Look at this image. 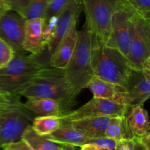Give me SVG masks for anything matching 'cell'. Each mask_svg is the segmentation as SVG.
Segmentation results:
<instances>
[{"label":"cell","mask_w":150,"mask_h":150,"mask_svg":"<svg viewBox=\"0 0 150 150\" xmlns=\"http://www.w3.org/2000/svg\"><path fill=\"white\" fill-rule=\"evenodd\" d=\"M18 95L26 98H48L59 101L62 116L72 111L77 96L67 81L63 69L49 65L42 68Z\"/></svg>","instance_id":"1"},{"label":"cell","mask_w":150,"mask_h":150,"mask_svg":"<svg viewBox=\"0 0 150 150\" xmlns=\"http://www.w3.org/2000/svg\"><path fill=\"white\" fill-rule=\"evenodd\" d=\"M43 53L40 55L15 54L8 64L0 68V92L18 95L42 68L49 65L48 60L42 59Z\"/></svg>","instance_id":"2"},{"label":"cell","mask_w":150,"mask_h":150,"mask_svg":"<svg viewBox=\"0 0 150 150\" xmlns=\"http://www.w3.org/2000/svg\"><path fill=\"white\" fill-rule=\"evenodd\" d=\"M92 67L93 76L125 87L133 68L127 57L92 36Z\"/></svg>","instance_id":"3"},{"label":"cell","mask_w":150,"mask_h":150,"mask_svg":"<svg viewBox=\"0 0 150 150\" xmlns=\"http://www.w3.org/2000/svg\"><path fill=\"white\" fill-rule=\"evenodd\" d=\"M92 34L86 23L78 31V41L70 61L64 70V75L76 95L86 88L93 76L92 67Z\"/></svg>","instance_id":"4"},{"label":"cell","mask_w":150,"mask_h":150,"mask_svg":"<svg viewBox=\"0 0 150 150\" xmlns=\"http://www.w3.org/2000/svg\"><path fill=\"white\" fill-rule=\"evenodd\" d=\"M139 14L128 0H122L111 17V32L105 44L114 47L127 57L133 31L135 18Z\"/></svg>","instance_id":"5"},{"label":"cell","mask_w":150,"mask_h":150,"mask_svg":"<svg viewBox=\"0 0 150 150\" xmlns=\"http://www.w3.org/2000/svg\"><path fill=\"white\" fill-rule=\"evenodd\" d=\"M122 0H81L86 24L94 38L106 43L112 14Z\"/></svg>","instance_id":"6"},{"label":"cell","mask_w":150,"mask_h":150,"mask_svg":"<svg viewBox=\"0 0 150 150\" xmlns=\"http://www.w3.org/2000/svg\"><path fill=\"white\" fill-rule=\"evenodd\" d=\"M149 57L150 22L139 13L135 18L127 59L132 68L141 70L145 60Z\"/></svg>","instance_id":"7"},{"label":"cell","mask_w":150,"mask_h":150,"mask_svg":"<svg viewBox=\"0 0 150 150\" xmlns=\"http://www.w3.org/2000/svg\"><path fill=\"white\" fill-rule=\"evenodd\" d=\"M34 117L24 106L0 114V147L21 139L23 131L31 125Z\"/></svg>","instance_id":"8"},{"label":"cell","mask_w":150,"mask_h":150,"mask_svg":"<svg viewBox=\"0 0 150 150\" xmlns=\"http://www.w3.org/2000/svg\"><path fill=\"white\" fill-rule=\"evenodd\" d=\"M130 107L103 98L93 97L89 102L76 110L62 116L61 120L70 122L87 117L125 116Z\"/></svg>","instance_id":"9"},{"label":"cell","mask_w":150,"mask_h":150,"mask_svg":"<svg viewBox=\"0 0 150 150\" xmlns=\"http://www.w3.org/2000/svg\"><path fill=\"white\" fill-rule=\"evenodd\" d=\"M26 19L18 13L7 10L0 16V38L5 41L15 54L26 53L23 48Z\"/></svg>","instance_id":"10"},{"label":"cell","mask_w":150,"mask_h":150,"mask_svg":"<svg viewBox=\"0 0 150 150\" xmlns=\"http://www.w3.org/2000/svg\"><path fill=\"white\" fill-rule=\"evenodd\" d=\"M82 10L83 6L81 0H70L67 7L59 16L58 21L52 38L46 45L50 57L55 50L57 44L68 31L71 25L74 23H77Z\"/></svg>","instance_id":"11"},{"label":"cell","mask_w":150,"mask_h":150,"mask_svg":"<svg viewBox=\"0 0 150 150\" xmlns=\"http://www.w3.org/2000/svg\"><path fill=\"white\" fill-rule=\"evenodd\" d=\"M86 88L92 92L93 97L114 101L131 107V99L127 90L123 86L106 81L95 76H92Z\"/></svg>","instance_id":"12"},{"label":"cell","mask_w":150,"mask_h":150,"mask_svg":"<svg viewBox=\"0 0 150 150\" xmlns=\"http://www.w3.org/2000/svg\"><path fill=\"white\" fill-rule=\"evenodd\" d=\"M76 23L71 25L65 35L59 42L55 50L50 57L48 64L52 67L64 69L70 61L78 41V30Z\"/></svg>","instance_id":"13"},{"label":"cell","mask_w":150,"mask_h":150,"mask_svg":"<svg viewBox=\"0 0 150 150\" xmlns=\"http://www.w3.org/2000/svg\"><path fill=\"white\" fill-rule=\"evenodd\" d=\"M125 88L131 99V107L144 104L149 98L150 77L142 70L132 69Z\"/></svg>","instance_id":"14"},{"label":"cell","mask_w":150,"mask_h":150,"mask_svg":"<svg viewBox=\"0 0 150 150\" xmlns=\"http://www.w3.org/2000/svg\"><path fill=\"white\" fill-rule=\"evenodd\" d=\"M43 19H28L25 21L23 48L33 55H40L46 47L42 40Z\"/></svg>","instance_id":"15"},{"label":"cell","mask_w":150,"mask_h":150,"mask_svg":"<svg viewBox=\"0 0 150 150\" xmlns=\"http://www.w3.org/2000/svg\"><path fill=\"white\" fill-rule=\"evenodd\" d=\"M129 139H136L150 133L149 116L143 104L129 108L125 115Z\"/></svg>","instance_id":"16"},{"label":"cell","mask_w":150,"mask_h":150,"mask_svg":"<svg viewBox=\"0 0 150 150\" xmlns=\"http://www.w3.org/2000/svg\"><path fill=\"white\" fill-rule=\"evenodd\" d=\"M56 143L72 146H81L88 143L90 138L76 129L70 122L62 121L59 127L51 134L46 136Z\"/></svg>","instance_id":"17"},{"label":"cell","mask_w":150,"mask_h":150,"mask_svg":"<svg viewBox=\"0 0 150 150\" xmlns=\"http://www.w3.org/2000/svg\"><path fill=\"white\" fill-rule=\"evenodd\" d=\"M110 119L111 117H87L70 121V122L79 131L92 139L104 136Z\"/></svg>","instance_id":"18"},{"label":"cell","mask_w":150,"mask_h":150,"mask_svg":"<svg viewBox=\"0 0 150 150\" xmlns=\"http://www.w3.org/2000/svg\"><path fill=\"white\" fill-rule=\"evenodd\" d=\"M23 106L35 116L62 117L61 105L59 101L48 98H27Z\"/></svg>","instance_id":"19"},{"label":"cell","mask_w":150,"mask_h":150,"mask_svg":"<svg viewBox=\"0 0 150 150\" xmlns=\"http://www.w3.org/2000/svg\"><path fill=\"white\" fill-rule=\"evenodd\" d=\"M21 139L34 150H62L64 145L56 143L44 136H40L34 131L31 125L23 131Z\"/></svg>","instance_id":"20"},{"label":"cell","mask_w":150,"mask_h":150,"mask_svg":"<svg viewBox=\"0 0 150 150\" xmlns=\"http://www.w3.org/2000/svg\"><path fill=\"white\" fill-rule=\"evenodd\" d=\"M61 122V117L57 116H36L32 120L31 127L38 135L46 136L56 131Z\"/></svg>","instance_id":"21"},{"label":"cell","mask_w":150,"mask_h":150,"mask_svg":"<svg viewBox=\"0 0 150 150\" xmlns=\"http://www.w3.org/2000/svg\"><path fill=\"white\" fill-rule=\"evenodd\" d=\"M104 136L115 141L129 139L125 116L111 117Z\"/></svg>","instance_id":"22"},{"label":"cell","mask_w":150,"mask_h":150,"mask_svg":"<svg viewBox=\"0 0 150 150\" xmlns=\"http://www.w3.org/2000/svg\"><path fill=\"white\" fill-rule=\"evenodd\" d=\"M48 0H31L27 10L25 13L26 20L42 18L48 5Z\"/></svg>","instance_id":"23"},{"label":"cell","mask_w":150,"mask_h":150,"mask_svg":"<svg viewBox=\"0 0 150 150\" xmlns=\"http://www.w3.org/2000/svg\"><path fill=\"white\" fill-rule=\"evenodd\" d=\"M70 0H48V5L44 14L43 22L52 16H59L64 10Z\"/></svg>","instance_id":"24"},{"label":"cell","mask_w":150,"mask_h":150,"mask_svg":"<svg viewBox=\"0 0 150 150\" xmlns=\"http://www.w3.org/2000/svg\"><path fill=\"white\" fill-rule=\"evenodd\" d=\"M31 0H4V6L7 10H13L24 18Z\"/></svg>","instance_id":"25"},{"label":"cell","mask_w":150,"mask_h":150,"mask_svg":"<svg viewBox=\"0 0 150 150\" xmlns=\"http://www.w3.org/2000/svg\"><path fill=\"white\" fill-rule=\"evenodd\" d=\"M59 16H52L45 22H43V27H42V40L45 46L46 47L47 44L51 40V38L54 34V29L57 26Z\"/></svg>","instance_id":"26"},{"label":"cell","mask_w":150,"mask_h":150,"mask_svg":"<svg viewBox=\"0 0 150 150\" xmlns=\"http://www.w3.org/2000/svg\"><path fill=\"white\" fill-rule=\"evenodd\" d=\"M15 52L13 48L0 38V68L5 67L13 58Z\"/></svg>","instance_id":"27"},{"label":"cell","mask_w":150,"mask_h":150,"mask_svg":"<svg viewBox=\"0 0 150 150\" xmlns=\"http://www.w3.org/2000/svg\"><path fill=\"white\" fill-rule=\"evenodd\" d=\"M128 1L141 16L149 21L150 0H128Z\"/></svg>","instance_id":"28"},{"label":"cell","mask_w":150,"mask_h":150,"mask_svg":"<svg viewBox=\"0 0 150 150\" xmlns=\"http://www.w3.org/2000/svg\"><path fill=\"white\" fill-rule=\"evenodd\" d=\"M19 95H10L8 98L0 100V114L13 108L22 106L23 103L20 101Z\"/></svg>","instance_id":"29"},{"label":"cell","mask_w":150,"mask_h":150,"mask_svg":"<svg viewBox=\"0 0 150 150\" xmlns=\"http://www.w3.org/2000/svg\"><path fill=\"white\" fill-rule=\"evenodd\" d=\"M117 141L114 140V139H109L108 137L104 136H100V137L92 138L89 139L88 143H92L95 144L100 146L102 147L105 148L108 150H114L116 144H117Z\"/></svg>","instance_id":"30"},{"label":"cell","mask_w":150,"mask_h":150,"mask_svg":"<svg viewBox=\"0 0 150 150\" xmlns=\"http://www.w3.org/2000/svg\"><path fill=\"white\" fill-rule=\"evenodd\" d=\"M2 150H34L30 147L25 141L21 139L20 140L6 144L1 147Z\"/></svg>","instance_id":"31"},{"label":"cell","mask_w":150,"mask_h":150,"mask_svg":"<svg viewBox=\"0 0 150 150\" xmlns=\"http://www.w3.org/2000/svg\"><path fill=\"white\" fill-rule=\"evenodd\" d=\"M134 146L133 139H122L117 141L114 150H133Z\"/></svg>","instance_id":"32"},{"label":"cell","mask_w":150,"mask_h":150,"mask_svg":"<svg viewBox=\"0 0 150 150\" xmlns=\"http://www.w3.org/2000/svg\"><path fill=\"white\" fill-rule=\"evenodd\" d=\"M81 147V150H108L105 148L102 147L100 146L95 144L92 143H86L85 144L82 145Z\"/></svg>","instance_id":"33"},{"label":"cell","mask_w":150,"mask_h":150,"mask_svg":"<svg viewBox=\"0 0 150 150\" xmlns=\"http://www.w3.org/2000/svg\"><path fill=\"white\" fill-rule=\"evenodd\" d=\"M146 148V149H149V144H150V133L144 135L142 137L139 138V139H136Z\"/></svg>","instance_id":"34"},{"label":"cell","mask_w":150,"mask_h":150,"mask_svg":"<svg viewBox=\"0 0 150 150\" xmlns=\"http://www.w3.org/2000/svg\"><path fill=\"white\" fill-rule=\"evenodd\" d=\"M134 141V146L133 150H149L146 149L138 139H133Z\"/></svg>","instance_id":"35"},{"label":"cell","mask_w":150,"mask_h":150,"mask_svg":"<svg viewBox=\"0 0 150 150\" xmlns=\"http://www.w3.org/2000/svg\"><path fill=\"white\" fill-rule=\"evenodd\" d=\"M10 95H7V94H4L1 92H0V100L7 99V98H8Z\"/></svg>","instance_id":"36"},{"label":"cell","mask_w":150,"mask_h":150,"mask_svg":"<svg viewBox=\"0 0 150 150\" xmlns=\"http://www.w3.org/2000/svg\"><path fill=\"white\" fill-rule=\"evenodd\" d=\"M62 150H76L74 146H69V145H64Z\"/></svg>","instance_id":"37"},{"label":"cell","mask_w":150,"mask_h":150,"mask_svg":"<svg viewBox=\"0 0 150 150\" xmlns=\"http://www.w3.org/2000/svg\"><path fill=\"white\" fill-rule=\"evenodd\" d=\"M3 1H4V0H3ZM4 7H5V6H4Z\"/></svg>","instance_id":"38"},{"label":"cell","mask_w":150,"mask_h":150,"mask_svg":"<svg viewBox=\"0 0 150 150\" xmlns=\"http://www.w3.org/2000/svg\"><path fill=\"white\" fill-rule=\"evenodd\" d=\"M1 149V147H0V149Z\"/></svg>","instance_id":"39"}]
</instances>
